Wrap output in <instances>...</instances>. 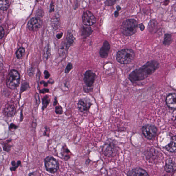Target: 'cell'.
I'll return each mask as SVG.
<instances>
[{"instance_id": "ac0fdd59", "label": "cell", "mask_w": 176, "mask_h": 176, "mask_svg": "<svg viewBox=\"0 0 176 176\" xmlns=\"http://www.w3.org/2000/svg\"><path fill=\"white\" fill-rule=\"evenodd\" d=\"M61 154L63 159L65 161H67L69 159L71 155V152L67 148L66 145L63 146L62 148Z\"/></svg>"}, {"instance_id": "d6a6232c", "label": "cell", "mask_w": 176, "mask_h": 176, "mask_svg": "<svg viewBox=\"0 0 176 176\" xmlns=\"http://www.w3.org/2000/svg\"><path fill=\"white\" fill-rule=\"evenodd\" d=\"M44 75L45 78L48 79L50 76V74L47 70H45L44 72Z\"/></svg>"}, {"instance_id": "5b68a950", "label": "cell", "mask_w": 176, "mask_h": 176, "mask_svg": "<svg viewBox=\"0 0 176 176\" xmlns=\"http://www.w3.org/2000/svg\"><path fill=\"white\" fill-rule=\"evenodd\" d=\"M44 161L45 169L48 172L52 174L57 172L59 168V164L56 159L51 156H49Z\"/></svg>"}, {"instance_id": "e0dca14e", "label": "cell", "mask_w": 176, "mask_h": 176, "mask_svg": "<svg viewBox=\"0 0 176 176\" xmlns=\"http://www.w3.org/2000/svg\"><path fill=\"white\" fill-rule=\"evenodd\" d=\"M167 150L171 152H176V136L171 138L170 142L166 146Z\"/></svg>"}, {"instance_id": "8992f818", "label": "cell", "mask_w": 176, "mask_h": 176, "mask_svg": "<svg viewBox=\"0 0 176 176\" xmlns=\"http://www.w3.org/2000/svg\"><path fill=\"white\" fill-rule=\"evenodd\" d=\"M103 152L105 156L108 157L113 156L116 154L117 148L112 142H108L105 143L102 148Z\"/></svg>"}, {"instance_id": "7a4b0ae2", "label": "cell", "mask_w": 176, "mask_h": 176, "mask_svg": "<svg viewBox=\"0 0 176 176\" xmlns=\"http://www.w3.org/2000/svg\"><path fill=\"white\" fill-rule=\"evenodd\" d=\"M135 57L134 51L131 49H126L119 51L116 55L118 62L122 64H129L134 60Z\"/></svg>"}, {"instance_id": "9c48e42d", "label": "cell", "mask_w": 176, "mask_h": 176, "mask_svg": "<svg viewBox=\"0 0 176 176\" xmlns=\"http://www.w3.org/2000/svg\"><path fill=\"white\" fill-rule=\"evenodd\" d=\"M82 20L84 24L88 26L94 25L96 22V19L95 16L91 12L88 11L83 13Z\"/></svg>"}, {"instance_id": "8fae6325", "label": "cell", "mask_w": 176, "mask_h": 176, "mask_svg": "<svg viewBox=\"0 0 176 176\" xmlns=\"http://www.w3.org/2000/svg\"><path fill=\"white\" fill-rule=\"evenodd\" d=\"M92 104L89 99L87 98L81 99L79 101L78 107L79 110L82 112H86L89 110Z\"/></svg>"}, {"instance_id": "d590c367", "label": "cell", "mask_w": 176, "mask_h": 176, "mask_svg": "<svg viewBox=\"0 0 176 176\" xmlns=\"http://www.w3.org/2000/svg\"><path fill=\"white\" fill-rule=\"evenodd\" d=\"M139 27L140 28V30L142 31L144 30V29H145V26L143 24H140L139 25Z\"/></svg>"}, {"instance_id": "83f0119b", "label": "cell", "mask_w": 176, "mask_h": 176, "mask_svg": "<svg viewBox=\"0 0 176 176\" xmlns=\"http://www.w3.org/2000/svg\"><path fill=\"white\" fill-rule=\"evenodd\" d=\"M72 68V64L71 63H69L66 66L65 70V72L66 74H68Z\"/></svg>"}, {"instance_id": "44dd1931", "label": "cell", "mask_w": 176, "mask_h": 176, "mask_svg": "<svg viewBox=\"0 0 176 176\" xmlns=\"http://www.w3.org/2000/svg\"><path fill=\"white\" fill-rule=\"evenodd\" d=\"M25 53V49L24 48L20 47L16 52V56L17 58L19 60L22 59Z\"/></svg>"}, {"instance_id": "7402d4cb", "label": "cell", "mask_w": 176, "mask_h": 176, "mask_svg": "<svg viewBox=\"0 0 176 176\" xmlns=\"http://www.w3.org/2000/svg\"><path fill=\"white\" fill-rule=\"evenodd\" d=\"M9 6V3L8 0H0V8L3 11L6 10Z\"/></svg>"}, {"instance_id": "d4e9b609", "label": "cell", "mask_w": 176, "mask_h": 176, "mask_svg": "<svg viewBox=\"0 0 176 176\" xmlns=\"http://www.w3.org/2000/svg\"><path fill=\"white\" fill-rule=\"evenodd\" d=\"M21 162L20 161H18L17 163L15 161H13L11 162V165L12 166L10 167V170L11 171H15L16 169L21 165Z\"/></svg>"}, {"instance_id": "52a82bcc", "label": "cell", "mask_w": 176, "mask_h": 176, "mask_svg": "<svg viewBox=\"0 0 176 176\" xmlns=\"http://www.w3.org/2000/svg\"><path fill=\"white\" fill-rule=\"evenodd\" d=\"M157 128L154 125H147L143 127L142 132L146 138L148 139H151L156 135Z\"/></svg>"}, {"instance_id": "1f68e13d", "label": "cell", "mask_w": 176, "mask_h": 176, "mask_svg": "<svg viewBox=\"0 0 176 176\" xmlns=\"http://www.w3.org/2000/svg\"><path fill=\"white\" fill-rule=\"evenodd\" d=\"M5 34V31L4 28L1 26L0 28V39H2Z\"/></svg>"}, {"instance_id": "603a6c76", "label": "cell", "mask_w": 176, "mask_h": 176, "mask_svg": "<svg viewBox=\"0 0 176 176\" xmlns=\"http://www.w3.org/2000/svg\"><path fill=\"white\" fill-rule=\"evenodd\" d=\"M172 41V36L169 34H166L164 36L163 44L164 45H169Z\"/></svg>"}, {"instance_id": "2e32d148", "label": "cell", "mask_w": 176, "mask_h": 176, "mask_svg": "<svg viewBox=\"0 0 176 176\" xmlns=\"http://www.w3.org/2000/svg\"><path fill=\"white\" fill-rule=\"evenodd\" d=\"M128 176H148V174L145 170L140 168L133 169L127 173Z\"/></svg>"}, {"instance_id": "f35d334b", "label": "cell", "mask_w": 176, "mask_h": 176, "mask_svg": "<svg viewBox=\"0 0 176 176\" xmlns=\"http://www.w3.org/2000/svg\"><path fill=\"white\" fill-rule=\"evenodd\" d=\"M54 4H53V2H52V3H51V5L50 9V12H52V11H54Z\"/></svg>"}, {"instance_id": "ab89813d", "label": "cell", "mask_w": 176, "mask_h": 176, "mask_svg": "<svg viewBox=\"0 0 176 176\" xmlns=\"http://www.w3.org/2000/svg\"><path fill=\"white\" fill-rule=\"evenodd\" d=\"M58 103V101H57V98H55L54 101V106H55L57 105Z\"/></svg>"}, {"instance_id": "60d3db41", "label": "cell", "mask_w": 176, "mask_h": 176, "mask_svg": "<svg viewBox=\"0 0 176 176\" xmlns=\"http://www.w3.org/2000/svg\"><path fill=\"white\" fill-rule=\"evenodd\" d=\"M119 11L117 10L115 12V17H117L119 15Z\"/></svg>"}, {"instance_id": "cb8c5ba5", "label": "cell", "mask_w": 176, "mask_h": 176, "mask_svg": "<svg viewBox=\"0 0 176 176\" xmlns=\"http://www.w3.org/2000/svg\"><path fill=\"white\" fill-rule=\"evenodd\" d=\"M51 47L49 45H47L44 49V57L45 59L47 60L51 54Z\"/></svg>"}, {"instance_id": "ffe728a7", "label": "cell", "mask_w": 176, "mask_h": 176, "mask_svg": "<svg viewBox=\"0 0 176 176\" xmlns=\"http://www.w3.org/2000/svg\"><path fill=\"white\" fill-rule=\"evenodd\" d=\"M50 101L49 96L48 95H46L44 96L42 99V110H44L47 108Z\"/></svg>"}, {"instance_id": "9a60e30c", "label": "cell", "mask_w": 176, "mask_h": 176, "mask_svg": "<svg viewBox=\"0 0 176 176\" xmlns=\"http://www.w3.org/2000/svg\"><path fill=\"white\" fill-rule=\"evenodd\" d=\"M166 102L167 105L170 108L176 109V93H171L168 95Z\"/></svg>"}, {"instance_id": "836d02e7", "label": "cell", "mask_w": 176, "mask_h": 176, "mask_svg": "<svg viewBox=\"0 0 176 176\" xmlns=\"http://www.w3.org/2000/svg\"><path fill=\"white\" fill-rule=\"evenodd\" d=\"M35 99L36 102L38 104H40V96L38 93H36L35 94Z\"/></svg>"}, {"instance_id": "484cf974", "label": "cell", "mask_w": 176, "mask_h": 176, "mask_svg": "<svg viewBox=\"0 0 176 176\" xmlns=\"http://www.w3.org/2000/svg\"><path fill=\"white\" fill-rule=\"evenodd\" d=\"M3 147L4 150L6 152H9L10 151L11 149L12 146L10 145L9 143V141H8L7 142H5L3 144Z\"/></svg>"}, {"instance_id": "30bf717a", "label": "cell", "mask_w": 176, "mask_h": 176, "mask_svg": "<svg viewBox=\"0 0 176 176\" xmlns=\"http://www.w3.org/2000/svg\"><path fill=\"white\" fill-rule=\"evenodd\" d=\"M42 24V21L39 18H32L28 23L27 27L30 30L36 31L41 27Z\"/></svg>"}, {"instance_id": "5bb4252c", "label": "cell", "mask_w": 176, "mask_h": 176, "mask_svg": "<svg viewBox=\"0 0 176 176\" xmlns=\"http://www.w3.org/2000/svg\"><path fill=\"white\" fill-rule=\"evenodd\" d=\"M16 108L12 104L6 105L3 110L4 115L8 117H13L16 114Z\"/></svg>"}, {"instance_id": "6da1fadb", "label": "cell", "mask_w": 176, "mask_h": 176, "mask_svg": "<svg viewBox=\"0 0 176 176\" xmlns=\"http://www.w3.org/2000/svg\"><path fill=\"white\" fill-rule=\"evenodd\" d=\"M159 68V63L157 61H150L131 72L129 75V79L133 83L142 81L153 74Z\"/></svg>"}, {"instance_id": "4dcf8cb0", "label": "cell", "mask_w": 176, "mask_h": 176, "mask_svg": "<svg viewBox=\"0 0 176 176\" xmlns=\"http://www.w3.org/2000/svg\"><path fill=\"white\" fill-rule=\"evenodd\" d=\"M18 127V126L15 125V124H14V123H12L10 125V127H9V129L10 130L12 131V130H15Z\"/></svg>"}, {"instance_id": "4fadbf2b", "label": "cell", "mask_w": 176, "mask_h": 176, "mask_svg": "<svg viewBox=\"0 0 176 176\" xmlns=\"http://www.w3.org/2000/svg\"><path fill=\"white\" fill-rule=\"evenodd\" d=\"M110 49V46L109 43L107 41H105L99 51L100 57L103 58H107Z\"/></svg>"}, {"instance_id": "7c38bea8", "label": "cell", "mask_w": 176, "mask_h": 176, "mask_svg": "<svg viewBox=\"0 0 176 176\" xmlns=\"http://www.w3.org/2000/svg\"><path fill=\"white\" fill-rule=\"evenodd\" d=\"M75 39L72 34L71 32H68L67 34L65 42H63L61 45V49L63 50L68 51L69 47L74 43Z\"/></svg>"}, {"instance_id": "74e56055", "label": "cell", "mask_w": 176, "mask_h": 176, "mask_svg": "<svg viewBox=\"0 0 176 176\" xmlns=\"http://www.w3.org/2000/svg\"><path fill=\"white\" fill-rule=\"evenodd\" d=\"M63 34L62 33H60V34H57L56 37L58 39H60L62 37V36H63Z\"/></svg>"}, {"instance_id": "277c9868", "label": "cell", "mask_w": 176, "mask_h": 176, "mask_svg": "<svg viewBox=\"0 0 176 176\" xmlns=\"http://www.w3.org/2000/svg\"><path fill=\"white\" fill-rule=\"evenodd\" d=\"M20 81V75L15 69H12L9 73L7 77V87L10 89L14 90L19 86Z\"/></svg>"}, {"instance_id": "f546056e", "label": "cell", "mask_w": 176, "mask_h": 176, "mask_svg": "<svg viewBox=\"0 0 176 176\" xmlns=\"http://www.w3.org/2000/svg\"><path fill=\"white\" fill-rule=\"evenodd\" d=\"M116 1V0H106L105 4L107 6H112L115 3Z\"/></svg>"}, {"instance_id": "3957f363", "label": "cell", "mask_w": 176, "mask_h": 176, "mask_svg": "<svg viewBox=\"0 0 176 176\" xmlns=\"http://www.w3.org/2000/svg\"><path fill=\"white\" fill-rule=\"evenodd\" d=\"M138 27V23L135 19H129L123 23L121 27V31L126 36H132L135 34Z\"/></svg>"}, {"instance_id": "e575fe53", "label": "cell", "mask_w": 176, "mask_h": 176, "mask_svg": "<svg viewBox=\"0 0 176 176\" xmlns=\"http://www.w3.org/2000/svg\"><path fill=\"white\" fill-rule=\"evenodd\" d=\"M49 92V89H48L45 88L42 89L40 91V93L41 94H45V93Z\"/></svg>"}, {"instance_id": "b9f144b4", "label": "cell", "mask_w": 176, "mask_h": 176, "mask_svg": "<svg viewBox=\"0 0 176 176\" xmlns=\"http://www.w3.org/2000/svg\"></svg>"}, {"instance_id": "8d00e7d4", "label": "cell", "mask_w": 176, "mask_h": 176, "mask_svg": "<svg viewBox=\"0 0 176 176\" xmlns=\"http://www.w3.org/2000/svg\"><path fill=\"white\" fill-rule=\"evenodd\" d=\"M41 84L43 85L44 86L47 87L48 85V83L47 82L44 81H42L40 82Z\"/></svg>"}, {"instance_id": "f1b7e54d", "label": "cell", "mask_w": 176, "mask_h": 176, "mask_svg": "<svg viewBox=\"0 0 176 176\" xmlns=\"http://www.w3.org/2000/svg\"><path fill=\"white\" fill-rule=\"evenodd\" d=\"M28 88H29V85L27 83L24 82L22 83L21 86V90L22 92L26 91L28 89Z\"/></svg>"}, {"instance_id": "ba28073f", "label": "cell", "mask_w": 176, "mask_h": 176, "mask_svg": "<svg viewBox=\"0 0 176 176\" xmlns=\"http://www.w3.org/2000/svg\"><path fill=\"white\" fill-rule=\"evenodd\" d=\"M95 73L91 70L86 71L84 75V81L86 85L88 88L93 86L95 79Z\"/></svg>"}, {"instance_id": "d6986e66", "label": "cell", "mask_w": 176, "mask_h": 176, "mask_svg": "<svg viewBox=\"0 0 176 176\" xmlns=\"http://www.w3.org/2000/svg\"><path fill=\"white\" fill-rule=\"evenodd\" d=\"M92 30L89 26L83 27L81 29L82 36L84 38L88 37L92 34Z\"/></svg>"}, {"instance_id": "4316f807", "label": "cell", "mask_w": 176, "mask_h": 176, "mask_svg": "<svg viewBox=\"0 0 176 176\" xmlns=\"http://www.w3.org/2000/svg\"><path fill=\"white\" fill-rule=\"evenodd\" d=\"M63 109L60 106H56L55 107V112L57 114L61 115L63 113Z\"/></svg>"}]
</instances>
